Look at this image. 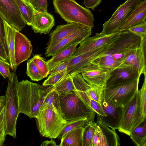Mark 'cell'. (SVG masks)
Returning <instances> with one entry per match:
<instances>
[{"label":"cell","mask_w":146,"mask_h":146,"mask_svg":"<svg viewBox=\"0 0 146 146\" xmlns=\"http://www.w3.org/2000/svg\"><path fill=\"white\" fill-rule=\"evenodd\" d=\"M120 32L108 35L96 33L94 36L88 37L80 43L72 56H74L99 48L108 44L116 38Z\"/></svg>","instance_id":"obj_15"},{"label":"cell","mask_w":146,"mask_h":146,"mask_svg":"<svg viewBox=\"0 0 146 146\" xmlns=\"http://www.w3.org/2000/svg\"><path fill=\"white\" fill-rule=\"evenodd\" d=\"M106 86L90 85L86 91L92 99L101 104L102 96Z\"/></svg>","instance_id":"obj_36"},{"label":"cell","mask_w":146,"mask_h":146,"mask_svg":"<svg viewBox=\"0 0 146 146\" xmlns=\"http://www.w3.org/2000/svg\"><path fill=\"white\" fill-rule=\"evenodd\" d=\"M5 31L9 51V62L13 70H16L15 56V38L17 30L9 25L5 20Z\"/></svg>","instance_id":"obj_27"},{"label":"cell","mask_w":146,"mask_h":146,"mask_svg":"<svg viewBox=\"0 0 146 146\" xmlns=\"http://www.w3.org/2000/svg\"><path fill=\"white\" fill-rule=\"evenodd\" d=\"M67 74V70L57 73L50 75L43 82L42 85L44 86H53Z\"/></svg>","instance_id":"obj_39"},{"label":"cell","mask_w":146,"mask_h":146,"mask_svg":"<svg viewBox=\"0 0 146 146\" xmlns=\"http://www.w3.org/2000/svg\"><path fill=\"white\" fill-rule=\"evenodd\" d=\"M32 58L44 78L47 77L50 74V70L47 62L37 54L35 55Z\"/></svg>","instance_id":"obj_37"},{"label":"cell","mask_w":146,"mask_h":146,"mask_svg":"<svg viewBox=\"0 0 146 146\" xmlns=\"http://www.w3.org/2000/svg\"><path fill=\"white\" fill-rule=\"evenodd\" d=\"M111 74L107 82L106 86L137 78L128 67L117 68L111 71Z\"/></svg>","instance_id":"obj_23"},{"label":"cell","mask_w":146,"mask_h":146,"mask_svg":"<svg viewBox=\"0 0 146 146\" xmlns=\"http://www.w3.org/2000/svg\"><path fill=\"white\" fill-rule=\"evenodd\" d=\"M26 25L31 26L37 11L29 0H15Z\"/></svg>","instance_id":"obj_28"},{"label":"cell","mask_w":146,"mask_h":146,"mask_svg":"<svg viewBox=\"0 0 146 146\" xmlns=\"http://www.w3.org/2000/svg\"><path fill=\"white\" fill-rule=\"evenodd\" d=\"M139 80L136 78L106 86L103 92L104 96L115 105L124 107L138 90Z\"/></svg>","instance_id":"obj_7"},{"label":"cell","mask_w":146,"mask_h":146,"mask_svg":"<svg viewBox=\"0 0 146 146\" xmlns=\"http://www.w3.org/2000/svg\"><path fill=\"white\" fill-rule=\"evenodd\" d=\"M112 70L92 62L83 69L81 73L84 79L90 86L106 85Z\"/></svg>","instance_id":"obj_17"},{"label":"cell","mask_w":146,"mask_h":146,"mask_svg":"<svg viewBox=\"0 0 146 146\" xmlns=\"http://www.w3.org/2000/svg\"><path fill=\"white\" fill-rule=\"evenodd\" d=\"M129 136L137 146H146V122L145 120L131 133Z\"/></svg>","instance_id":"obj_30"},{"label":"cell","mask_w":146,"mask_h":146,"mask_svg":"<svg viewBox=\"0 0 146 146\" xmlns=\"http://www.w3.org/2000/svg\"><path fill=\"white\" fill-rule=\"evenodd\" d=\"M54 12L68 23H74L94 27V18L91 11L75 0H53Z\"/></svg>","instance_id":"obj_2"},{"label":"cell","mask_w":146,"mask_h":146,"mask_svg":"<svg viewBox=\"0 0 146 146\" xmlns=\"http://www.w3.org/2000/svg\"><path fill=\"white\" fill-rule=\"evenodd\" d=\"M31 4L38 11H47V0H29Z\"/></svg>","instance_id":"obj_43"},{"label":"cell","mask_w":146,"mask_h":146,"mask_svg":"<svg viewBox=\"0 0 146 146\" xmlns=\"http://www.w3.org/2000/svg\"><path fill=\"white\" fill-rule=\"evenodd\" d=\"M48 86L27 80L18 82L17 89L20 113H24L30 118H35L45 98L54 88L53 86Z\"/></svg>","instance_id":"obj_1"},{"label":"cell","mask_w":146,"mask_h":146,"mask_svg":"<svg viewBox=\"0 0 146 146\" xmlns=\"http://www.w3.org/2000/svg\"><path fill=\"white\" fill-rule=\"evenodd\" d=\"M11 66L10 63L0 58V74L5 78H7L9 80H13V73L10 71Z\"/></svg>","instance_id":"obj_41"},{"label":"cell","mask_w":146,"mask_h":146,"mask_svg":"<svg viewBox=\"0 0 146 146\" xmlns=\"http://www.w3.org/2000/svg\"><path fill=\"white\" fill-rule=\"evenodd\" d=\"M6 135L5 106L0 114V146H2L4 145Z\"/></svg>","instance_id":"obj_42"},{"label":"cell","mask_w":146,"mask_h":146,"mask_svg":"<svg viewBox=\"0 0 146 146\" xmlns=\"http://www.w3.org/2000/svg\"><path fill=\"white\" fill-rule=\"evenodd\" d=\"M93 63L101 67L111 70L118 67L121 63L109 54L102 55L96 59Z\"/></svg>","instance_id":"obj_31"},{"label":"cell","mask_w":146,"mask_h":146,"mask_svg":"<svg viewBox=\"0 0 146 146\" xmlns=\"http://www.w3.org/2000/svg\"><path fill=\"white\" fill-rule=\"evenodd\" d=\"M59 98L63 118L66 121L86 118L89 123L94 122L96 113L74 91L60 96Z\"/></svg>","instance_id":"obj_3"},{"label":"cell","mask_w":146,"mask_h":146,"mask_svg":"<svg viewBox=\"0 0 146 146\" xmlns=\"http://www.w3.org/2000/svg\"><path fill=\"white\" fill-rule=\"evenodd\" d=\"M13 79L9 80L6 90L5 134L15 139L17 138V120L20 113L17 86L19 82L15 70H13Z\"/></svg>","instance_id":"obj_4"},{"label":"cell","mask_w":146,"mask_h":146,"mask_svg":"<svg viewBox=\"0 0 146 146\" xmlns=\"http://www.w3.org/2000/svg\"><path fill=\"white\" fill-rule=\"evenodd\" d=\"M0 14L9 25L19 31L26 26L15 0H0Z\"/></svg>","instance_id":"obj_12"},{"label":"cell","mask_w":146,"mask_h":146,"mask_svg":"<svg viewBox=\"0 0 146 146\" xmlns=\"http://www.w3.org/2000/svg\"><path fill=\"white\" fill-rule=\"evenodd\" d=\"M146 52L143 47L141 41L139 46L131 50L124 56L122 62L118 67L129 68L137 78L146 74Z\"/></svg>","instance_id":"obj_10"},{"label":"cell","mask_w":146,"mask_h":146,"mask_svg":"<svg viewBox=\"0 0 146 146\" xmlns=\"http://www.w3.org/2000/svg\"><path fill=\"white\" fill-rule=\"evenodd\" d=\"M92 139V146H118L120 140L115 129L99 121Z\"/></svg>","instance_id":"obj_13"},{"label":"cell","mask_w":146,"mask_h":146,"mask_svg":"<svg viewBox=\"0 0 146 146\" xmlns=\"http://www.w3.org/2000/svg\"><path fill=\"white\" fill-rule=\"evenodd\" d=\"M84 127H79L68 132L61 139L60 146H82Z\"/></svg>","instance_id":"obj_24"},{"label":"cell","mask_w":146,"mask_h":146,"mask_svg":"<svg viewBox=\"0 0 146 146\" xmlns=\"http://www.w3.org/2000/svg\"><path fill=\"white\" fill-rule=\"evenodd\" d=\"M4 21V19L0 14V38L5 50L9 62V51L5 31Z\"/></svg>","instance_id":"obj_40"},{"label":"cell","mask_w":146,"mask_h":146,"mask_svg":"<svg viewBox=\"0 0 146 146\" xmlns=\"http://www.w3.org/2000/svg\"><path fill=\"white\" fill-rule=\"evenodd\" d=\"M46 109L54 111L63 118L60 105L59 95L54 90V88L45 98L39 110Z\"/></svg>","instance_id":"obj_25"},{"label":"cell","mask_w":146,"mask_h":146,"mask_svg":"<svg viewBox=\"0 0 146 146\" xmlns=\"http://www.w3.org/2000/svg\"><path fill=\"white\" fill-rule=\"evenodd\" d=\"M27 67L26 74L32 80L39 81L44 78L32 58L27 61Z\"/></svg>","instance_id":"obj_34"},{"label":"cell","mask_w":146,"mask_h":146,"mask_svg":"<svg viewBox=\"0 0 146 146\" xmlns=\"http://www.w3.org/2000/svg\"><path fill=\"white\" fill-rule=\"evenodd\" d=\"M101 104L105 116L97 115V122H101L108 126L117 129L121 119L123 107L117 106L108 101L102 96Z\"/></svg>","instance_id":"obj_14"},{"label":"cell","mask_w":146,"mask_h":146,"mask_svg":"<svg viewBox=\"0 0 146 146\" xmlns=\"http://www.w3.org/2000/svg\"><path fill=\"white\" fill-rule=\"evenodd\" d=\"M31 41L23 34L16 30L15 38V56L17 68L30 57L33 50Z\"/></svg>","instance_id":"obj_19"},{"label":"cell","mask_w":146,"mask_h":146,"mask_svg":"<svg viewBox=\"0 0 146 146\" xmlns=\"http://www.w3.org/2000/svg\"><path fill=\"white\" fill-rule=\"evenodd\" d=\"M108 44L97 49L77 56H72L67 60V74L73 75L81 73L83 69L102 55Z\"/></svg>","instance_id":"obj_11"},{"label":"cell","mask_w":146,"mask_h":146,"mask_svg":"<svg viewBox=\"0 0 146 146\" xmlns=\"http://www.w3.org/2000/svg\"><path fill=\"white\" fill-rule=\"evenodd\" d=\"M78 44H74L58 52L53 56L51 58L47 61L50 71L56 66L69 59L76 50Z\"/></svg>","instance_id":"obj_26"},{"label":"cell","mask_w":146,"mask_h":146,"mask_svg":"<svg viewBox=\"0 0 146 146\" xmlns=\"http://www.w3.org/2000/svg\"><path fill=\"white\" fill-rule=\"evenodd\" d=\"M53 15L47 11H38L34 16L31 25L35 33L48 34L55 25Z\"/></svg>","instance_id":"obj_21"},{"label":"cell","mask_w":146,"mask_h":146,"mask_svg":"<svg viewBox=\"0 0 146 146\" xmlns=\"http://www.w3.org/2000/svg\"><path fill=\"white\" fill-rule=\"evenodd\" d=\"M102 0H84L83 3L85 7L88 9L94 10L95 8L100 4Z\"/></svg>","instance_id":"obj_45"},{"label":"cell","mask_w":146,"mask_h":146,"mask_svg":"<svg viewBox=\"0 0 146 146\" xmlns=\"http://www.w3.org/2000/svg\"><path fill=\"white\" fill-rule=\"evenodd\" d=\"M92 28L86 26L70 36L60 41L50 49L46 52V57L52 56L58 52L75 44L79 43L91 34Z\"/></svg>","instance_id":"obj_18"},{"label":"cell","mask_w":146,"mask_h":146,"mask_svg":"<svg viewBox=\"0 0 146 146\" xmlns=\"http://www.w3.org/2000/svg\"><path fill=\"white\" fill-rule=\"evenodd\" d=\"M54 90L59 96L64 95L71 92L75 91L72 76L68 74L59 81L53 86Z\"/></svg>","instance_id":"obj_29"},{"label":"cell","mask_w":146,"mask_h":146,"mask_svg":"<svg viewBox=\"0 0 146 146\" xmlns=\"http://www.w3.org/2000/svg\"><path fill=\"white\" fill-rule=\"evenodd\" d=\"M86 26L74 23L59 25L49 35L50 41L46 48L47 52L60 41L66 38Z\"/></svg>","instance_id":"obj_20"},{"label":"cell","mask_w":146,"mask_h":146,"mask_svg":"<svg viewBox=\"0 0 146 146\" xmlns=\"http://www.w3.org/2000/svg\"><path fill=\"white\" fill-rule=\"evenodd\" d=\"M141 1L140 0H127L120 5L110 19L103 24V29L100 33L108 35L120 32L121 26Z\"/></svg>","instance_id":"obj_9"},{"label":"cell","mask_w":146,"mask_h":146,"mask_svg":"<svg viewBox=\"0 0 146 146\" xmlns=\"http://www.w3.org/2000/svg\"><path fill=\"white\" fill-rule=\"evenodd\" d=\"M89 123L88 119L86 118L66 121V125L58 137V139H60L64 134L73 129L81 127H84Z\"/></svg>","instance_id":"obj_33"},{"label":"cell","mask_w":146,"mask_h":146,"mask_svg":"<svg viewBox=\"0 0 146 146\" xmlns=\"http://www.w3.org/2000/svg\"><path fill=\"white\" fill-rule=\"evenodd\" d=\"M0 58L7 61L8 62V60L7 55L5 50L0 38Z\"/></svg>","instance_id":"obj_46"},{"label":"cell","mask_w":146,"mask_h":146,"mask_svg":"<svg viewBox=\"0 0 146 146\" xmlns=\"http://www.w3.org/2000/svg\"><path fill=\"white\" fill-rule=\"evenodd\" d=\"M128 30L140 38L141 40L146 36V22L145 20L129 29Z\"/></svg>","instance_id":"obj_38"},{"label":"cell","mask_w":146,"mask_h":146,"mask_svg":"<svg viewBox=\"0 0 146 146\" xmlns=\"http://www.w3.org/2000/svg\"><path fill=\"white\" fill-rule=\"evenodd\" d=\"M5 96H0V114L5 106Z\"/></svg>","instance_id":"obj_48"},{"label":"cell","mask_w":146,"mask_h":146,"mask_svg":"<svg viewBox=\"0 0 146 146\" xmlns=\"http://www.w3.org/2000/svg\"><path fill=\"white\" fill-rule=\"evenodd\" d=\"M97 123L89 122L84 127L82 134V146H92V139Z\"/></svg>","instance_id":"obj_32"},{"label":"cell","mask_w":146,"mask_h":146,"mask_svg":"<svg viewBox=\"0 0 146 146\" xmlns=\"http://www.w3.org/2000/svg\"><path fill=\"white\" fill-rule=\"evenodd\" d=\"M144 79L141 89L139 90L140 111L141 116L146 118V74H144Z\"/></svg>","instance_id":"obj_35"},{"label":"cell","mask_w":146,"mask_h":146,"mask_svg":"<svg viewBox=\"0 0 146 146\" xmlns=\"http://www.w3.org/2000/svg\"><path fill=\"white\" fill-rule=\"evenodd\" d=\"M146 0H143L136 7L121 27L119 31L128 30L131 27L145 20Z\"/></svg>","instance_id":"obj_22"},{"label":"cell","mask_w":146,"mask_h":146,"mask_svg":"<svg viewBox=\"0 0 146 146\" xmlns=\"http://www.w3.org/2000/svg\"><path fill=\"white\" fill-rule=\"evenodd\" d=\"M145 119L140 114L138 90L133 97L123 107L121 119L117 129L129 136L132 131Z\"/></svg>","instance_id":"obj_8"},{"label":"cell","mask_w":146,"mask_h":146,"mask_svg":"<svg viewBox=\"0 0 146 146\" xmlns=\"http://www.w3.org/2000/svg\"><path fill=\"white\" fill-rule=\"evenodd\" d=\"M73 82L76 89L74 91L81 100L97 115L105 116L102 105L92 99L86 90L90 86L84 79L81 74H78L72 76Z\"/></svg>","instance_id":"obj_16"},{"label":"cell","mask_w":146,"mask_h":146,"mask_svg":"<svg viewBox=\"0 0 146 146\" xmlns=\"http://www.w3.org/2000/svg\"><path fill=\"white\" fill-rule=\"evenodd\" d=\"M40 146H57L55 141L53 140H51L50 141H44L41 144Z\"/></svg>","instance_id":"obj_47"},{"label":"cell","mask_w":146,"mask_h":146,"mask_svg":"<svg viewBox=\"0 0 146 146\" xmlns=\"http://www.w3.org/2000/svg\"><path fill=\"white\" fill-rule=\"evenodd\" d=\"M67 61L63 62L56 66L50 71V75L62 72L67 70L68 68Z\"/></svg>","instance_id":"obj_44"},{"label":"cell","mask_w":146,"mask_h":146,"mask_svg":"<svg viewBox=\"0 0 146 146\" xmlns=\"http://www.w3.org/2000/svg\"><path fill=\"white\" fill-rule=\"evenodd\" d=\"M141 41L140 37L128 30L120 32L118 36L108 45L102 55L110 54L121 63L125 55L139 47Z\"/></svg>","instance_id":"obj_6"},{"label":"cell","mask_w":146,"mask_h":146,"mask_svg":"<svg viewBox=\"0 0 146 146\" xmlns=\"http://www.w3.org/2000/svg\"><path fill=\"white\" fill-rule=\"evenodd\" d=\"M35 118L40 135L49 138L58 137L66 124V121L61 116L49 109L39 110Z\"/></svg>","instance_id":"obj_5"}]
</instances>
